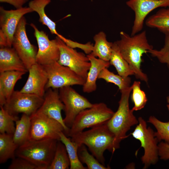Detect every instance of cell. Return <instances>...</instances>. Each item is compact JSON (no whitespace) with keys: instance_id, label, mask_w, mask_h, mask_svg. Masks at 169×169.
I'll use <instances>...</instances> for the list:
<instances>
[{"instance_id":"obj_14","label":"cell","mask_w":169,"mask_h":169,"mask_svg":"<svg viewBox=\"0 0 169 169\" xmlns=\"http://www.w3.org/2000/svg\"><path fill=\"white\" fill-rule=\"evenodd\" d=\"M33 12L29 7L11 10L0 7V33L5 38L7 47H12L14 35L21 18L24 15Z\"/></svg>"},{"instance_id":"obj_34","label":"cell","mask_w":169,"mask_h":169,"mask_svg":"<svg viewBox=\"0 0 169 169\" xmlns=\"http://www.w3.org/2000/svg\"><path fill=\"white\" fill-rule=\"evenodd\" d=\"M165 37L163 47L160 50L153 49L148 51L147 53L156 58L161 63L165 64L169 68V32L164 33Z\"/></svg>"},{"instance_id":"obj_27","label":"cell","mask_w":169,"mask_h":169,"mask_svg":"<svg viewBox=\"0 0 169 169\" xmlns=\"http://www.w3.org/2000/svg\"><path fill=\"white\" fill-rule=\"evenodd\" d=\"M18 146L15 143L13 135L0 134V163L6 162L8 159L15 158Z\"/></svg>"},{"instance_id":"obj_3","label":"cell","mask_w":169,"mask_h":169,"mask_svg":"<svg viewBox=\"0 0 169 169\" xmlns=\"http://www.w3.org/2000/svg\"><path fill=\"white\" fill-rule=\"evenodd\" d=\"M58 141L51 139L28 140L18 147L16 156L29 161L38 169H48L53 159Z\"/></svg>"},{"instance_id":"obj_8","label":"cell","mask_w":169,"mask_h":169,"mask_svg":"<svg viewBox=\"0 0 169 169\" xmlns=\"http://www.w3.org/2000/svg\"><path fill=\"white\" fill-rule=\"evenodd\" d=\"M43 66L48 78L46 90L50 88L59 89L74 85L83 86L85 81L69 68L60 64L58 61Z\"/></svg>"},{"instance_id":"obj_10","label":"cell","mask_w":169,"mask_h":169,"mask_svg":"<svg viewBox=\"0 0 169 169\" xmlns=\"http://www.w3.org/2000/svg\"><path fill=\"white\" fill-rule=\"evenodd\" d=\"M55 38L60 51L58 62L68 67L86 80L91 66L87 55L68 46L58 37Z\"/></svg>"},{"instance_id":"obj_37","label":"cell","mask_w":169,"mask_h":169,"mask_svg":"<svg viewBox=\"0 0 169 169\" xmlns=\"http://www.w3.org/2000/svg\"><path fill=\"white\" fill-rule=\"evenodd\" d=\"M29 0H0L1 3H9L13 6L16 9L22 8L23 5Z\"/></svg>"},{"instance_id":"obj_22","label":"cell","mask_w":169,"mask_h":169,"mask_svg":"<svg viewBox=\"0 0 169 169\" xmlns=\"http://www.w3.org/2000/svg\"><path fill=\"white\" fill-rule=\"evenodd\" d=\"M95 44L91 53L93 56L106 61L109 62L113 43L107 39L105 33L100 31L93 37Z\"/></svg>"},{"instance_id":"obj_32","label":"cell","mask_w":169,"mask_h":169,"mask_svg":"<svg viewBox=\"0 0 169 169\" xmlns=\"http://www.w3.org/2000/svg\"><path fill=\"white\" fill-rule=\"evenodd\" d=\"M140 86V82L136 81H134L131 85V100L134 104V106L131 110L133 111L143 108L147 101L146 94L141 89Z\"/></svg>"},{"instance_id":"obj_1","label":"cell","mask_w":169,"mask_h":169,"mask_svg":"<svg viewBox=\"0 0 169 169\" xmlns=\"http://www.w3.org/2000/svg\"><path fill=\"white\" fill-rule=\"evenodd\" d=\"M120 39L115 41L122 56L129 64L136 77L147 83V75L142 71L141 57L144 53L153 49L148 43L146 31L133 36L126 33H120Z\"/></svg>"},{"instance_id":"obj_25","label":"cell","mask_w":169,"mask_h":169,"mask_svg":"<svg viewBox=\"0 0 169 169\" xmlns=\"http://www.w3.org/2000/svg\"><path fill=\"white\" fill-rule=\"evenodd\" d=\"M60 141L65 145L70 162V169H87L80 161L78 150L79 146L68 138L63 132L59 134Z\"/></svg>"},{"instance_id":"obj_18","label":"cell","mask_w":169,"mask_h":169,"mask_svg":"<svg viewBox=\"0 0 169 169\" xmlns=\"http://www.w3.org/2000/svg\"><path fill=\"white\" fill-rule=\"evenodd\" d=\"M11 71L28 72L13 48L1 47L0 49V73Z\"/></svg>"},{"instance_id":"obj_15","label":"cell","mask_w":169,"mask_h":169,"mask_svg":"<svg viewBox=\"0 0 169 169\" xmlns=\"http://www.w3.org/2000/svg\"><path fill=\"white\" fill-rule=\"evenodd\" d=\"M126 4L135 13L131 34L133 36L142 30L145 19L150 13L159 7H169V0H129Z\"/></svg>"},{"instance_id":"obj_9","label":"cell","mask_w":169,"mask_h":169,"mask_svg":"<svg viewBox=\"0 0 169 169\" xmlns=\"http://www.w3.org/2000/svg\"><path fill=\"white\" fill-rule=\"evenodd\" d=\"M60 98L64 105L65 125L70 128L78 114L82 110L92 106L87 99L78 93L71 86L59 89Z\"/></svg>"},{"instance_id":"obj_11","label":"cell","mask_w":169,"mask_h":169,"mask_svg":"<svg viewBox=\"0 0 169 169\" xmlns=\"http://www.w3.org/2000/svg\"><path fill=\"white\" fill-rule=\"evenodd\" d=\"M44 100V97L38 95L14 90L3 106L11 115L22 113L30 116L39 108Z\"/></svg>"},{"instance_id":"obj_2","label":"cell","mask_w":169,"mask_h":169,"mask_svg":"<svg viewBox=\"0 0 169 169\" xmlns=\"http://www.w3.org/2000/svg\"><path fill=\"white\" fill-rule=\"evenodd\" d=\"M71 141L79 146L84 144L102 164L105 165L104 153L107 150L113 153L118 148L114 134L106 123L82 131L71 137Z\"/></svg>"},{"instance_id":"obj_17","label":"cell","mask_w":169,"mask_h":169,"mask_svg":"<svg viewBox=\"0 0 169 169\" xmlns=\"http://www.w3.org/2000/svg\"><path fill=\"white\" fill-rule=\"evenodd\" d=\"M28 72L27 80L20 91L44 97L48 78L43 65L36 63L30 68Z\"/></svg>"},{"instance_id":"obj_26","label":"cell","mask_w":169,"mask_h":169,"mask_svg":"<svg viewBox=\"0 0 169 169\" xmlns=\"http://www.w3.org/2000/svg\"><path fill=\"white\" fill-rule=\"evenodd\" d=\"M146 25L157 29L164 34L169 32V8H165L158 10L146 20Z\"/></svg>"},{"instance_id":"obj_38","label":"cell","mask_w":169,"mask_h":169,"mask_svg":"<svg viewBox=\"0 0 169 169\" xmlns=\"http://www.w3.org/2000/svg\"><path fill=\"white\" fill-rule=\"evenodd\" d=\"M166 101L167 103V107L169 111V96H168L166 97Z\"/></svg>"},{"instance_id":"obj_5","label":"cell","mask_w":169,"mask_h":169,"mask_svg":"<svg viewBox=\"0 0 169 169\" xmlns=\"http://www.w3.org/2000/svg\"><path fill=\"white\" fill-rule=\"evenodd\" d=\"M114 113L104 103L93 104L92 106L82 110L78 114L66 136L71 137L86 128L106 123Z\"/></svg>"},{"instance_id":"obj_33","label":"cell","mask_w":169,"mask_h":169,"mask_svg":"<svg viewBox=\"0 0 169 169\" xmlns=\"http://www.w3.org/2000/svg\"><path fill=\"white\" fill-rule=\"evenodd\" d=\"M147 122L152 124L157 131L155 132V137L159 142L164 140L169 144V121L162 122L155 117L150 116Z\"/></svg>"},{"instance_id":"obj_29","label":"cell","mask_w":169,"mask_h":169,"mask_svg":"<svg viewBox=\"0 0 169 169\" xmlns=\"http://www.w3.org/2000/svg\"><path fill=\"white\" fill-rule=\"evenodd\" d=\"M98 79L104 80L107 83H110L117 85L120 91L130 86L131 78L129 77H124L116 74L110 71L108 68L103 69L100 73Z\"/></svg>"},{"instance_id":"obj_16","label":"cell","mask_w":169,"mask_h":169,"mask_svg":"<svg viewBox=\"0 0 169 169\" xmlns=\"http://www.w3.org/2000/svg\"><path fill=\"white\" fill-rule=\"evenodd\" d=\"M42 104L36 112L60 122L64 128V133L67 136L69 128L65 124L62 116L61 111L64 110V105L60 98L58 89H48Z\"/></svg>"},{"instance_id":"obj_13","label":"cell","mask_w":169,"mask_h":169,"mask_svg":"<svg viewBox=\"0 0 169 169\" xmlns=\"http://www.w3.org/2000/svg\"><path fill=\"white\" fill-rule=\"evenodd\" d=\"M30 25L34 29L38 45L36 63L43 65L58 61L60 51L56 39L50 40L44 31L39 30L33 23Z\"/></svg>"},{"instance_id":"obj_20","label":"cell","mask_w":169,"mask_h":169,"mask_svg":"<svg viewBox=\"0 0 169 169\" xmlns=\"http://www.w3.org/2000/svg\"><path fill=\"white\" fill-rule=\"evenodd\" d=\"M26 73L16 71L0 73V106L5 105L14 91L16 83Z\"/></svg>"},{"instance_id":"obj_36","label":"cell","mask_w":169,"mask_h":169,"mask_svg":"<svg viewBox=\"0 0 169 169\" xmlns=\"http://www.w3.org/2000/svg\"><path fill=\"white\" fill-rule=\"evenodd\" d=\"M159 156L161 159L166 160L169 159V144L162 141L158 145Z\"/></svg>"},{"instance_id":"obj_28","label":"cell","mask_w":169,"mask_h":169,"mask_svg":"<svg viewBox=\"0 0 169 169\" xmlns=\"http://www.w3.org/2000/svg\"><path fill=\"white\" fill-rule=\"evenodd\" d=\"M70 162L64 144L58 141L53 161L48 169H68Z\"/></svg>"},{"instance_id":"obj_30","label":"cell","mask_w":169,"mask_h":169,"mask_svg":"<svg viewBox=\"0 0 169 169\" xmlns=\"http://www.w3.org/2000/svg\"><path fill=\"white\" fill-rule=\"evenodd\" d=\"M78 153L79 159L82 163L85 164L88 169H108L106 167L101 163L96 158L88 152L86 146L81 145L79 147Z\"/></svg>"},{"instance_id":"obj_21","label":"cell","mask_w":169,"mask_h":169,"mask_svg":"<svg viewBox=\"0 0 169 169\" xmlns=\"http://www.w3.org/2000/svg\"><path fill=\"white\" fill-rule=\"evenodd\" d=\"M51 2V0H32L29 2L28 7L38 14L40 22L47 26L52 34L57 35L67 44L70 39L65 38L57 32L56 23L48 17L45 12V7Z\"/></svg>"},{"instance_id":"obj_19","label":"cell","mask_w":169,"mask_h":169,"mask_svg":"<svg viewBox=\"0 0 169 169\" xmlns=\"http://www.w3.org/2000/svg\"><path fill=\"white\" fill-rule=\"evenodd\" d=\"M87 56L91 66L83 85V91L84 93H90L96 90V81L101 71L105 68H108L110 64L109 62L97 58L90 54Z\"/></svg>"},{"instance_id":"obj_12","label":"cell","mask_w":169,"mask_h":169,"mask_svg":"<svg viewBox=\"0 0 169 169\" xmlns=\"http://www.w3.org/2000/svg\"><path fill=\"white\" fill-rule=\"evenodd\" d=\"M27 21L23 17L20 20L14 35L13 47L15 50L28 70L36 63L38 51L36 47L29 41L26 32Z\"/></svg>"},{"instance_id":"obj_6","label":"cell","mask_w":169,"mask_h":169,"mask_svg":"<svg viewBox=\"0 0 169 169\" xmlns=\"http://www.w3.org/2000/svg\"><path fill=\"white\" fill-rule=\"evenodd\" d=\"M138 120L139 123L131 134L140 141L141 147L144 149L141 160L144 165L143 169H145L158 161V141L155 136V132L150 127H147L146 121L141 117H139Z\"/></svg>"},{"instance_id":"obj_7","label":"cell","mask_w":169,"mask_h":169,"mask_svg":"<svg viewBox=\"0 0 169 169\" xmlns=\"http://www.w3.org/2000/svg\"><path fill=\"white\" fill-rule=\"evenodd\" d=\"M30 116L31 127L28 140L51 139L60 141L59 134L64 131L60 122L37 112Z\"/></svg>"},{"instance_id":"obj_35","label":"cell","mask_w":169,"mask_h":169,"mask_svg":"<svg viewBox=\"0 0 169 169\" xmlns=\"http://www.w3.org/2000/svg\"><path fill=\"white\" fill-rule=\"evenodd\" d=\"M13 159L8 169H38V167L29 161L18 157Z\"/></svg>"},{"instance_id":"obj_24","label":"cell","mask_w":169,"mask_h":169,"mask_svg":"<svg viewBox=\"0 0 169 169\" xmlns=\"http://www.w3.org/2000/svg\"><path fill=\"white\" fill-rule=\"evenodd\" d=\"M15 123L13 139L19 146L28 140L31 127L30 116L23 114L20 119L15 121Z\"/></svg>"},{"instance_id":"obj_31","label":"cell","mask_w":169,"mask_h":169,"mask_svg":"<svg viewBox=\"0 0 169 169\" xmlns=\"http://www.w3.org/2000/svg\"><path fill=\"white\" fill-rule=\"evenodd\" d=\"M0 133L13 135L15 129V121L17 116L10 114L3 106H0Z\"/></svg>"},{"instance_id":"obj_39","label":"cell","mask_w":169,"mask_h":169,"mask_svg":"<svg viewBox=\"0 0 169 169\" xmlns=\"http://www.w3.org/2000/svg\"><path fill=\"white\" fill-rule=\"evenodd\" d=\"M64 0V1H67V0Z\"/></svg>"},{"instance_id":"obj_23","label":"cell","mask_w":169,"mask_h":169,"mask_svg":"<svg viewBox=\"0 0 169 169\" xmlns=\"http://www.w3.org/2000/svg\"><path fill=\"white\" fill-rule=\"evenodd\" d=\"M109 62L115 68L118 74L124 77L134 75L130 66L122 56L116 43H113L112 52Z\"/></svg>"},{"instance_id":"obj_4","label":"cell","mask_w":169,"mask_h":169,"mask_svg":"<svg viewBox=\"0 0 169 169\" xmlns=\"http://www.w3.org/2000/svg\"><path fill=\"white\" fill-rule=\"evenodd\" d=\"M131 91V86L120 91L121 95L118 109L106 123L109 129L115 136L118 149L121 141L127 137L126 133L132 126L139 123L133 111L129 108V98Z\"/></svg>"}]
</instances>
